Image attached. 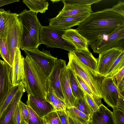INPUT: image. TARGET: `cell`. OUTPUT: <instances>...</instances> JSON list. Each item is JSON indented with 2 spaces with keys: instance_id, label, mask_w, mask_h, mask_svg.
I'll return each instance as SVG.
<instances>
[{
  "instance_id": "cell-1",
  "label": "cell",
  "mask_w": 124,
  "mask_h": 124,
  "mask_svg": "<svg viewBox=\"0 0 124 124\" xmlns=\"http://www.w3.org/2000/svg\"><path fill=\"white\" fill-rule=\"evenodd\" d=\"M123 24L124 17L107 8L92 13L76 29L90 45L102 35L111 33Z\"/></svg>"
},
{
  "instance_id": "cell-2",
  "label": "cell",
  "mask_w": 124,
  "mask_h": 124,
  "mask_svg": "<svg viewBox=\"0 0 124 124\" xmlns=\"http://www.w3.org/2000/svg\"><path fill=\"white\" fill-rule=\"evenodd\" d=\"M23 83L28 94L46 99L49 89L47 77L27 55L23 58Z\"/></svg>"
},
{
  "instance_id": "cell-3",
  "label": "cell",
  "mask_w": 124,
  "mask_h": 124,
  "mask_svg": "<svg viewBox=\"0 0 124 124\" xmlns=\"http://www.w3.org/2000/svg\"><path fill=\"white\" fill-rule=\"evenodd\" d=\"M37 14L25 9L18 14L22 26L20 49L23 50L36 49L41 44L39 34L42 26Z\"/></svg>"
},
{
  "instance_id": "cell-4",
  "label": "cell",
  "mask_w": 124,
  "mask_h": 124,
  "mask_svg": "<svg viewBox=\"0 0 124 124\" xmlns=\"http://www.w3.org/2000/svg\"><path fill=\"white\" fill-rule=\"evenodd\" d=\"M69 59L67 65L75 74L80 77L90 89L97 98H102L101 86L105 78L90 69L82 63L72 51L68 53Z\"/></svg>"
},
{
  "instance_id": "cell-5",
  "label": "cell",
  "mask_w": 124,
  "mask_h": 124,
  "mask_svg": "<svg viewBox=\"0 0 124 124\" xmlns=\"http://www.w3.org/2000/svg\"><path fill=\"white\" fill-rule=\"evenodd\" d=\"M64 30L57 29L49 26H42L39 31V38L41 44L47 47L57 48L72 51L76 49L70 42L63 39L62 36Z\"/></svg>"
},
{
  "instance_id": "cell-6",
  "label": "cell",
  "mask_w": 124,
  "mask_h": 124,
  "mask_svg": "<svg viewBox=\"0 0 124 124\" xmlns=\"http://www.w3.org/2000/svg\"><path fill=\"white\" fill-rule=\"evenodd\" d=\"M90 45L93 52L98 54L113 48L124 49V24L118 27L111 33L102 35Z\"/></svg>"
},
{
  "instance_id": "cell-7",
  "label": "cell",
  "mask_w": 124,
  "mask_h": 124,
  "mask_svg": "<svg viewBox=\"0 0 124 124\" xmlns=\"http://www.w3.org/2000/svg\"><path fill=\"white\" fill-rule=\"evenodd\" d=\"M18 14H14L8 23L6 39L10 54V66L12 68L16 48H20L22 32V23Z\"/></svg>"
},
{
  "instance_id": "cell-8",
  "label": "cell",
  "mask_w": 124,
  "mask_h": 124,
  "mask_svg": "<svg viewBox=\"0 0 124 124\" xmlns=\"http://www.w3.org/2000/svg\"><path fill=\"white\" fill-rule=\"evenodd\" d=\"M23 51L26 55L29 57L40 68L47 77L51 73L55 63L57 60V57L52 55L50 51H42L38 48Z\"/></svg>"
},
{
  "instance_id": "cell-9",
  "label": "cell",
  "mask_w": 124,
  "mask_h": 124,
  "mask_svg": "<svg viewBox=\"0 0 124 124\" xmlns=\"http://www.w3.org/2000/svg\"><path fill=\"white\" fill-rule=\"evenodd\" d=\"M102 98L112 108L117 107L119 99L124 97L120 92L114 78L105 77L101 86Z\"/></svg>"
},
{
  "instance_id": "cell-10",
  "label": "cell",
  "mask_w": 124,
  "mask_h": 124,
  "mask_svg": "<svg viewBox=\"0 0 124 124\" xmlns=\"http://www.w3.org/2000/svg\"><path fill=\"white\" fill-rule=\"evenodd\" d=\"M66 68L65 60L57 59L51 73L47 77L49 86V92L54 93L65 103V100L62 89L61 81L62 74Z\"/></svg>"
},
{
  "instance_id": "cell-11",
  "label": "cell",
  "mask_w": 124,
  "mask_h": 124,
  "mask_svg": "<svg viewBox=\"0 0 124 124\" xmlns=\"http://www.w3.org/2000/svg\"><path fill=\"white\" fill-rule=\"evenodd\" d=\"M124 49L115 48L103 51L100 53L97 59L96 72L105 77L115 61Z\"/></svg>"
},
{
  "instance_id": "cell-12",
  "label": "cell",
  "mask_w": 124,
  "mask_h": 124,
  "mask_svg": "<svg viewBox=\"0 0 124 124\" xmlns=\"http://www.w3.org/2000/svg\"><path fill=\"white\" fill-rule=\"evenodd\" d=\"M11 72L10 66L0 59V108L13 86Z\"/></svg>"
},
{
  "instance_id": "cell-13",
  "label": "cell",
  "mask_w": 124,
  "mask_h": 124,
  "mask_svg": "<svg viewBox=\"0 0 124 124\" xmlns=\"http://www.w3.org/2000/svg\"><path fill=\"white\" fill-rule=\"evenodd\" d=\"M92 12H87L73 16L49 19V26L57 29L65 30L78 25L85 20Z\"/></svg>"
},
{
  "instance_id": "cell-14",
  "label": "cell",
  "mask_w": 124,
  "mask_h": 124,
  "mask_svg": "<svg viewBox=\"0 0 124 124\" xmlns=\"http://www.w3.org/2000/svg\"><path fill=\"white\" fill-rule=\"evenodd\" d=\"M27 105L40 117L43 118L50 112L55 111L54 107L45 99L28 94Z\"/></svg>"
},
{
  "instance_id": "cell-15",
  "label": "cell",
  "mask_w": 124,
  "mask_h": 124,
  "mask_svg": "<svg viewBox=\"0 0 124 124\" xmlns=\"http://www.w3.org/2000/svg\"><path fill=\"white\" fill-rule=\"evenodd\" d=\"M25 91L23 84L0 116V124H13V119L15 112Z\"/></svg>"
},
{
  "instance_id": "cell-16",
  "label": "cell",
  "mask_w": 124,
  "mask_h": 124,
  "mask_svg": "<svg viewBox=\"0 0 124 124\" xmlns=\"http://www.w3.org/2000/svg\"><path fill=\"white\" fill-rule=\"evenodd\" d=\"M23 58L20 48L16 47L12 67V82L13 86L23 82L24 77Z\"/></svg>"
},
{
  "instance_id": "cell-17",
  "label": "cell",
  "mask_w": 124,
  "mask_h": 124,
  "mask_svg": "<svg viewBox=\"0 0 124 124\" xmlns=\"http://www.w3.org/2000/svg\"><path fill=\"white\" fill-rule=\"evenodd\" d=\"M64 7L55 17L59 18L74 16L87 12H92L91 6L90 5H80L72 4L69 0H61Z\"/></svg>"
},
{
  "instance_id": "cell-18",
  "label": "cell",
  "mask_w": 124,
  "mask_h": 124,
  "mask_svg": "<svg viewBox=\"0 0 124 124\" xmlns=\"http://www.w3.org/2000/svg\"><path fill=\"white\" fill-rule=\"evenodd\" d=\"M62 37L71 42L76 49L89 50L87 40L78 33L76 29L70 28L64 30Z\"/></svg>"
},
{
  "instance_id": "cell-19",
  "label": "cell",
  "mask_w": 124,
  "mask_h": 124,
  "mask_svg": "<svg viewBox=\"0 0 124 124\" xmlns=\"http://www.w3.org/2000/svg\"><path fill=\"white\" fill-rule=\"evenodd\" d=\"M92 124H115L112 112L101 103L98 109L93 112Z\"/></svg>"
},
{
  "instance_id": "cell-20",
  "label": "cell",
  "mask_w": 124,
  "mask_h": 124,
  "mask_svg": "<svg viewBox=\"0 0 124 124\" xmlns=\"http://www.w3.org/2000/svg\"><path fill=\"white\" fill-rule=\"evenodd\" d=\"M61 84L65 100L66 108L74 107L76 99L73 96L70 86L68 70L67 68L62 75Z\"/></svg>"
},
{
  "instance_id": "cell-21",
  "label": "cell",
  "mask_w": 124,
  "mask_h": 124,
  "mask_svg": "<svg viewBox=\"0 0 124 124\" xmlns=\"http://www.w3.org/2000/svg\"><path fill=\"white\" fill-rule=\"evenodd\" d=\"M72 52L84 64L96 72L97 59L93 56L89 50L76 49Z\"/></svg>"
},
{
  "instance_id": "cell-22",
  "label": "cell",
  "mask_w": 124,
  "mask_h": 124,
  "mask_svg": "<svg viewBox=\"0 0 124 124\" xmlns=\"http://www.w3.org/2000/svg\"><path fill=\"white\" fill-rule=\"evenodd\" d=\"M66 110L70 124H88L91 121L89 116L74 107L67 108Z\"/></svg>"
},
{
  "instance_id": "cell-23",
  "label": "cell",
  "mask_w": 124,
  "mask_h": 124,
  "mask_svg": "<svg viewBox=\"0 0 124 124\" xmlns=\"http://www.w3.org/2000/svg\"><path fill=\"white\" fill-rule=\"evenodd\" d=\"M23 1L30 11L35 13H44L48 9L49 3L46 0H23Z\"/></svg>"
},
{
  "instance_id": "cell-24",
  "label": "cell",
  "mask_w": 124,
  "mask_h": 124,
  "mask_svg": "<svg viewBox=\"0 0 124 124\" xmlns=\"http://www.w3.org/2000/svg\"><path fill=\"white\" fill-rule=\"evenodd\" d=\"M68 69L70 86L73 96L76 99L84 97V93L77 79L74 74L71 70Z\"/></svg>"
},
{
  "instance_id": "cell-25",
  "label": "cell",
  "mask_w": 124,
  "mask_h": 124,
  "mask_svg": "<svg viewBox=\"0 0 124 124\" xmlns=\"http://www.w3.org/2000/svg\"><path fill=\"white\" fill-rule=\"evenodd\" d=\"M46 100L53 106L55 111L66 110V106L65 102L52 93L48 92L47 93Z\"/></svg>"
},
{
  "instance_id": "cell-26",
  "label": "cell",
  "mask_w": 124,
  "mask_h": 124,
  "mask_svg": "<svg viewBox=\"0 0 124 124\" xmlns=\"http://www.w3.org/2000/svg\"><path fill=\"white\" fill-rule=\"evenodd\" d=\"M74 107L78 110L89 116L91 119L93 111L84 97L76 99Z\"/></svg>"
},
{
  "instance_id": "cell-27",
  "label": "cell",
  "mask_w": 124,
  "mask_h": 124,
  "mask_svg": "<svg viewBox=\"0 0 124 124\" xmlns=\"http://www.w3.org/2000/svg\"><path fill=\"white\" fill-rule=\"evenodd\" d=\"M13 14L9 10L3 12L0 22V38L6 37L8 22Z\"/></svg>"
},
{
  "instance_id": "cell-28",
  "label": "cell",
  "mask_w": 124,
  "mask_h": 124,
  "mask_svg": "<svg viewBox=\"0 0 124 124\" xmlns=\"http://www.w3.org/2000/svg\"><path fill=\"white\" fill-rule=\"evenodd\" d=\"M124 67V51L115 61L105 77L112 78Z\"/></svg>"
},
{
  "instance_id": "cell-29",
  "label": "cell",
  "mask_w": 124,
  "mask_h": 124,
  "mask_svg": "<svg viewBox=\"0 0 124 124\" xmlns=\"http://www.w3.org/2000/svg\"><path fill=\"white\" fill-rule=\"evenodd\" d=\"M23 84V82L13 86L11 88L6 98L0 108V116L13 99Z\"/></svg>"
},
{
  "instance_id": "cell-30",
  "label": "cell",
  "mask_w": 124,
  "mask_h": 124,
  "mask_svg": "<svg viewBox=\"0 0 124 124\" xmlns=\"http://www.w3.org/2000/svg\"><path fill=\"white\" fill-rule=\"evenodd\" d=\"M0 54L3 60L10 66V54L6 37L0 38Z\"/></svg>"
},
{
  "instance_id": "cell-31",
  "label": "cell",
  "mask_w": 124,
  "mask_h": 124,
  "mask_svg": "<svg viewBox=\"0 0 124 124\" xmlns=\"http://www.w3.org/2000/svg\"><path fill=\"white\" fill-rule=\"evenodd\" d=\"M27 106L29 113L28 124H46L43 118L39 116L30 107Z\"/></svg>"
},
{
  "instance_id": "cell-32",
  "label": "cell",
  "mask_w": 124,
  "mask_h": 124,
  "mask_svg": "<svg viewBox=\"0 0 124 124\" xmlns=\"http://www.w3.org/2000/svg\"><path fill=\"white\" fill-rule=\"evenodd\" d=\"M86 101L93 112L97 110L101 104V99L92 97L83 90Z\"/></svg>"
},
{
  "instance_id": "cell-33",
  "label": "cell",
  "mask_w": 124,
  "mask_h": 124,
  "mask_svg": "<svg viewBox=\"0 0 124 124\" xmlns=\"http://www.w3.org/2000/svg\"><path fill=\"white\" fill-rule=\"evenodd\" d=\"M22 124H28L29 118V113L27 105L21 100L19 103Z\"/></svg>"
},
{
  "instance_id": "cell-34",
  "label": "cell",
  "mask_w": 124,
  "mask_h": 124,
  "mask_svg": "<svg viewBox=\"0 0 124 124\" xmlns=\"http://www.w3.org/2000/svg\"><path fill=\"white\" fill-rule=\"evenodd\" d=\"M43 119L46 124H62L55 111L48 114L44 117Z\"/></svg>"
},
{
  "instance_id": "cell-35",
  "label": "cell",
  "mask_w": 124,
  "mask_h": 124,
  "mask_svg": "<svg viewBox=\"0 0 124 124\" xmlns=\"http://www.w3.org/2000/svg\"><path fill=\"white\" fill-rule=\"evenodd\" d=\"M112 78H115L117 85L121 93L124 94V67Z\"/></svg>"
},
{
  "instance_id": "cell-36",
  "label": "cell",
  "mask_w": 124,
  "mask_h": 124,
  "mask_svg": "<svg viewBox=\"0 0 124 124\" xmlns=\"http://www.w3.org/2000/svg\"><path fill=\"white\" fill-rule=\"evenodd\" d=\"M112 112L115 124H124V111L113 108Z\"/></svg>"
},
{
  "instance_id": "cell-37",
  "label": "cell",
  "mask_w": 124,
  "mask_h": 124,
  "mask_svg": "<svg viewBox=\"0 0 124 124\" xmlns=\"http://www.w3.org/2000/svg\"><path fill=\"white\" fill-rule=\"evenodd\" d=\"M110 10L124 17V2L119 0L117 3L110 8Z\"/></svg>"
},
{
  "instance_id": "cell-38",
  "label": "cell",
  "mask_w": 124,
  "mask_h": 124,
  "mask_svg": "<svg viewBox=\"0 0 124 124\" xmlns=\"http://www.w3.org/2000/svg\"><path fill=\"white\" fill-rule=\"evenodd\" d=\"M74 74L82 89L92 97L97 98L94 95L91 90L83 80L77 75L75 74Z\"/></svg>"
},
{
  "instance_id": "cell-39",
  "label": "cell",
  "mask_w": 124,
  "mask_h": 124,
  "mask_svg": "<svg viewBox=\"0 0 124 124\" xmlns=\"http://www.w3.org/2000/svg\"><path fill=\"white\" fill-rule=\"evenodd\" d=\"M101 0H69L70 3L80 5H91L97 3Z\"/></svg>"
},
{
  "instance_id": "cell-40",
  "label": "cell",
  "mask_w": 124,
  "mask_h": 124,
  "mask_svg": "<svg viewBox=\"0 0 124 124\" xmlns=\"http://www.w3.org/2000/svg\"><path fill=\"white\" fill-rule=\"evenodd\" d=\"M62 124H70L66 110L56 111Z\"/></svg>"
},
{
  "instance_id": "cell-41",
  "label": "cell",
  "mask_w": 124,
  "mask_h": 124,
  "mask_svg": "<svg viewBox=\"0 0 124 124\" xmlns=\"http://www.w3.org/2000/svg\"><path fill=\"white\" fill-rule=\"evenodd\" d=\"M13 124H22V120L19 104L14 113L13 117Z\"/></svg>"
},
{
  "instance_id": "cell-42",
  "label": "cell",
  "mask_w": 124,
  "mask_h": 124,
  "mask_svg": "<svg viewBox=\"0 0 124 124\" xmlns=\"http://www.w3.org/2000/svg\"><path fill=\"white\" fill-rule=\"evenodd\" d=\"M18 0H0V7L13 3L19 1Z\"/></svg>"
},
{
  "instance_id": "cell-43",
  "label": "cell",
  "mask_w": 124,
  "mask_h": 124,
  "mask_svg": "<svg viewBox=\"0 0 124 124\" xmlns=\"http://www.w3.org/2000/svg\"><path fill=\"white\" fill-rule=\"evenodd\" d=\"M124 97L120 98L119 99L118 104L116 107L118 109L124 111Z\"/></svg>"
},
{
  "instance_id": "cell-44",
  "label": "cell",
  "mask_w": 124,
  "mask_h": 124,
  "mask_svg": "<svg viewBox=\"0 0 124 124\" xmlns=\"http://www.w3.org/2000/svg\"><path fill=\"white\" fill-rule=\"evenodd\" d=\"M5 10L3 9L0 8V22L1 18L2 13Z\"/></svg>"
},
{
  "instance_id": "cell-45",
  "label": "cell",
  "mask_w": 124,
  "mask_h": 124,
  "mask_svg": "<svg viewBox=\"0 0 124 124\" xmlns=\"http://www.w3.org/2000/svg\"><path fill=\"white\" fill-rule=\"evenodd\" d=\"M52 1L53 3H54V2H58L59 1H61V0H50Z\"/></svg>"
},
{
  "instance_id": "cell-46",
  "label": "cell",
  "mask_w": 124,
  "mask_h": 124,
  "mask_svg": "<svg viewBox=\"0 0 124 124\" xmlns=\"http://www.w3.org/2000/svg\"><path fill=\"white\" fill-rule=\"evenodd\" d=\"M88 124H92L91 123V121Z\"/></svg>"
}]
</instances>
